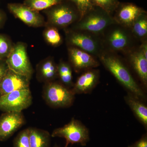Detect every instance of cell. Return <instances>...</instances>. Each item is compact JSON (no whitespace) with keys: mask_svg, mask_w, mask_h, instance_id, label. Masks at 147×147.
<instances>
[{"mask_svg":"<svg viewBox=\"0 0 147 147\" xmlns=\"http://www.w3.org/2000/svg\"><path fill=\"white\" fill-rule=\"evenodd\" d=\"M14 44L7 36L0 34V60H5Z\"/></svg>","mask_w":147,"mask_h":147,"instance_id":"25","label":"cell"},{"mask_svg":"<svg viewBox=\"0 0 147 147\" xmlns=\"http://www.w3.org/2000/svg\"><path fill=\"white\" fill-rule=\"evenodd\" d=\"M103 45L111 53L129 52L133 50V39L129 29L119 24H113L102 34Z\"/></svg>","mask_w":147,"mask_h":147,"instance_id":"5","label":"cell"},{"mask_svg":"<svg viewBox=\"0 0 147 147\" xmlns=\"http://www.w3.org/2000/svg\"><path fill=\"white\" fill-rule=\"evenodd\" d=\"M43 32V37L45 41L49 45L57 47L61 44L62 38L59 30L55 27L46 26Z\"/></svg>","mask_w":147,"mask_h":147,"instance_id":"23","label":"cell"},{"mask_svg":"<svg viewBox=\"0 0 147 147\" xmlns=\"http://www.w3.org/2000/svg\"><path fill=\"white\" fill-rule=\"evenodd\" d=\"M73 3L78 9L82 17L93 8L91 0H67Z\"/></svg>","mask_w":147,"mask_h":147,"instance_id":"27","label":"cell"},{"mask_svg":"<svg viewBox=\"0 0 147 147\" xmlns=\"http://www.w3.org/2000/svg\"><path fill=\"white\" fill-rule=\"evenodd\" d=\"M99 76V73L96 70L88 69L79 76L71 90L74 94L90 92L96 86Z\"/></svg>","mask_w":147,"mask_h":147,"instance_id":"16","label":"cell"},{"mask_svg":"<svg viewBox=\"0 0 147 147\" xmlns=\"http://www.w3.org/2000/svg\"><path fill=\"white\" fill-rule=\"evenodd\" d=\"M28 128L30 147H50L51 135L48 131L34 127Z\"/></svg>","mask_w":147,"mask_h":147,"instance_id":"18","label":"cell"},{"mask_svg":"<svg viewBox=\"0 0 147 147\" xmlns=\"http://www.w3.org/2000/svg\"><path fill=\"white\" fill-rule=\"evenodd\" d=\"M51 137L65 139V147H67L69 144H73L76 143L85 146L90 139L88 130L87 127L81 122L74 118L63 127L55 129Z\"/></svg>","mask_w":147,"mask_h":147,"instance_id":"8","label":"cell"},{"mask_svg":"<svg viewBox=\"0 0 147 147\" xmlns=\"http://www.w3.org/2000/svg\"><path fill=\"white\" fill-rule=\"evenodd\" d=\"M8 69L5 60H0V82Z\"/></svg>","mask_w":147,"mask_h":147,"instance_id":"28","label":"cell"},{"mask_svg":"<svg viewBox=\"0 0 147 147\" xmlns=\"http://www.w3.org/2000/svg\"><path fill=\"white\" fill-rule=\"evenodd\" d=\"M56 147H58V146H56Z\"/></svg>","mask_w":147,"mask_h":147,"instance_id":"31","label":"cell"},{"mask_svg":"<svg viewBox=\"0 0 147 147\" xmlns=\"http://www.w3.org/2000/svg\"><path fill=\"white\" fill-rule=\"evenodd\" d=\"M43 11L47 17L46 26L58 30L72 26L82 17L76 5L67 0H63Z\"/></svg>","mask_w":147,"mask_h":147,"instance_id":"2","label":"cell"},{"mask_svg":"<svg viewBox=\"0 0 147 147\" xmlns=\"http://www.w3.org/2000/svg\"><path fill=\"white\" fill-rule=\"evenodd\" d=\"M7 8L11 13L27 26L33 28L46 26V22L42 15L24 5L19 3H9Z\"/></svg>","mask_w":147,"mask_h":147,"instance_id":"10","label":"cell"},{"mask_svg":"<svg viewBox=\"0 0 147 147\" xmlns=\"http://www.w3.org/2000/svg\"><path fill=\"white\" fill-rule=\"evenodd\" d=\"M5 61L9 69L31 79L33 69L28 56L26 45L24 42L14 44Z\"/></svg>","mask_w":147,"mask_h":147,"instance_id":"7","label":"cell"},{"mask_svg":"<svg viewBox=\"0 0 147 147\" xmlns=\"http://www.w3.org/2000/svg\"><path fill=\"white\" fill-rule=\"evenodd\" d=\"M63 0H25L24 3L32 9L36 11H44L52 7Z\"/></svg>","mask_w":147,"mask_h":147,"instance_id":"22","label":"cell"},{"mask_svg":"<svg viewBox=\"0 0 147 147\" xmlns=\"http://www.w3.org/2000/svg\"><path fill=\"white\" fill-rule=\"evenodd\" d=\"M30 80L8 69L0 82V96L14 91L30 89Z\"/></svg>","mask_w":147,"mask_h":147,"instance_id":"12","label":"cell"},{"mask_svg":"<svg viewBox=\"0 0 147 147\" xmlns=\"http://www.w3.org/2000/svg\"><path fill=\"white\" fill-rule=\"evenodd\" d=\"M58 66V75L63 85L71 86L72 84V70L71 66L68 63L61 61Z\"/></svg>","mask_w":147,"mask_h":147,"instance_id":"21","label":"cell"},{"mask_svg":"<svg viewBox=\"0 0 147 147\" xmlns=\"http://www.w3.org/2000/svg\"><path fill=\"white\" fill-rule=\"evenodd\" d=\"M68 53L70 63L76 71L91 69L99 65L96 57L77 47L69 46Z\"/></svg>","mask_w":147,"mask_h":147,"instance_id":"14","label":"cell"},{"mask_svg":"<svg viewBox=\"0 0 147 147\" xmlns=\"http://www.w3.org/2000/svg\"><path fill=\"white\" fill-rule=\"evenodd\" d=\"M126 101L137 117L145 125H147V108L138 98L131 96H126Z\"/></svg>","mask_w":147,"mask_h":147,"instance_id":"20","label":"cell"},{"mask_svg":"<svg viewBox=\"0 0 147 147\" xmlns=\"http://www.w3.org/2000/svg\"><path fill=\"white\" fill-rule=\"evenodd\" d=\"M66 40L69 46L77 47L96 58L106 51L100 35L84 30L66 31Z\"/></svg>","mask_w":147,"mask_h":147,"instance_id":"4","label":"cell"},{"mask_svg":"<svg viewBox=\"0 0 147 147\" xmlns=\"http://www.w3.org/2000/svg\"><path fill=\"white\" fill-rule=\"evenodd\" d=\"M74 94L62 84L54 81L45 84L43 98L48 105L53 108H65L73 103Z\"/></svg>","mask_w":147,"mask_h":147,"instance_id":"6","label":"cell"},{"mask_svg":"<svg viewBox=\"0 0 147 147\" xmlns=\"http://www.w3.org/2000/svg\"><path fill=\"white\" fill-rule=\"evenodd\" d=\"M22 112H5L0 117V141L7 140L25 123Z\"/></svg>","mask_w":147,"mask_h":147,"instance_id":"11","label":"cell"},{"mask_svg":"<svg viewBox=\"0 0 147 147\" xmlns=\"http://www.w3.org/2000/svg\"><path fill=\"white\" fill-rule=\"evenodd\" d=\"M13 147H30L29 128L26 129L18 133L13 140Z\"/></svg>","mask_w":147,"mask_h":147,"instance_id":"26","label":"cell"},{"mask_svg":"<svg viewBox=\"0 0 147 147\" xmlns=\"http://www.w3.org/2000/svg\"><path fill=\"white\" fill-rule=\"evenodd\" d=\"M7 20V15L5 12L0 9V29L4 26Z\"/></svg>","mask_w":147,"mask_h":147,"instance_id":"30","label":"cell"},{"mask_svg":"<svg viewBox=\"0 0 147 147\" xmlns=\"http://www.w3.org/2000/svg\"><path fill=\"white\" fill-rule=\"evenodd\" d=\"M145 11L132 3H120L113 17L117 24L129 29L138 16Z\"/></svg>","mask_w":147,"mask_h":147,"instance_id":"13","label":"cell"},{"mask_svg":"<svg viewBox=\"0 0 147 147\" xmlns=\"http://www.w3.org/2000/svg\"><path fill=\"white\" fill-rule=\"evenodd\" d=\"M30 89L18 90L0 96V110L5 112H21L32 103Z\"/></svg>","mask_w":147,"mask_h":147,"instance_id":"9","label":"cell"},{"mask_svg":"<svg viewBox=\"0 0 147 147\" xmlns=\"http://www.w3.org/2000/svg\"><path fill=\"white\" fill-rule=\"evenodd\" d=\"M131 65L145 86L147 84V58L139 47L129 52Z\"/></svg>","mask_w":147,"mask_h":147,"instance_id":"17","label":"cell"},{"mask_svg":"<svg viewBox=\"0 0 147 147\" xmlns=\"http://www.w3.org/2000/svg\"><path fill=\"white\" fill-rule=\"evenodd\" d=\"M58 76L57 65L54 59L49 57L40 62L36 66V78L46 84L53 82Z\"/></svg>","mask_w":147,"mask_h":147,"instance_id":"15","label":"cell"},{"mask_svg":"<svg viewBox=\"0 0 147 147\" xmlns=\"http://www.w3.org/2000/svg\"><path fill=\"white\" fill-rule=\"evenodd\" d=\"M129 147H147V139L146 136L143 137L139 141L136 142L134 144Z\"/></svg>","mask_w":147,"mask_h":147,"instance_id":"29","label":"cell"},{"mask_svg":"<svg viewBox=\"0 0 147 147\" xmlns=\"http://www.w3.org/2000/svg\"><path fill=\"white\" fill-rule=\"evenodd\" d=\"M129 30L134 37L143 42L146 40L147 16L146 11L138 16Z\"/></svg>","mask_w":147,"mask_h":147,"instance_id":"19","label":"cell"},{"mask_svg":"<svg viewBox=\"0 0 147 147\" xmlns=\"http://www.w3.org/2000/svg\"><path fill=\"white\" fill-rule=\"evenodd\" d=\"M116 24L113 16L100 7L94 6L73 24L71 29L101 36L109 27Z\"/></svg>","mask_w":147,"mask_h":147,"instance_id":"3","label":"cell"},{"mask_svg":"<svg viewBox=\"0 0 147 147\" xmlns=\"http://www.w3.org/2000/svg\"><path fill=\"white\" fill-rule=\"evenodd\" d=\"M100 61L115 77L135 97L144 96V93L120 59L111 52L105 51L99 57Z\"/></svg>","mask_w":147,"mask_h":147,"instance_id":"1","label":"cell"},{"mask_svg":"<svg viewBox=\"0 0 147 147\" xmlns=\"http://www.w3.org/2000/svg\"><path fill=\"white\" fill-rule=\"evenodd\" d=\"M94 6L102 9L113 16L120 2L119 0H91Z\"/></svg>","mask_w":147,"mask_h":147,"instance_id":"24","label":"cell"}]
</instances>
